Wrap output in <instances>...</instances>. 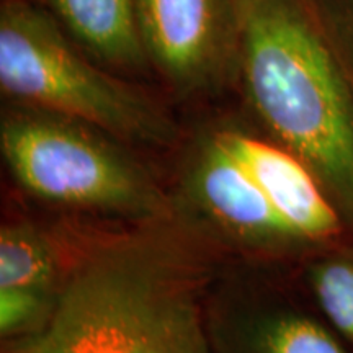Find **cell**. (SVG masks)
Returning a JSON list of instances; mask_svg holds the SVG:
<instances>
[{
  "label": "cell",
  "instance_id": "6da1fadb",
  "mask_svg": "<svg viewBox=\"0 0 353 353\" xmlns=\"http://www.w3.org/2000/svg\"><path fill=\"white\" fill-rule=\"evenodd\" d=\"M64 242V275L39 329L2 353H214L208 307L219 244L179 210Z\"/></svg>",
  "mask_w": 353,
  "mask_h": 353
},
{
  "label": "cell",
  "instance_id": "7a4b0ae2",
  "mask_svg": "<svg viewBox=\"0 0 353 353\" xmlns=\"http://www.w3.org/2000/svg\"><path fill=\"white\" fill-rule=\"evenodd\" d=\"M249 99L353 232V70L303 0H234Z\"/></svg>",
  "mask_w": 353,
  "mask_h": 353
},
{
  "label": "cell",
  "instance_id": "3957f363",
  "mask_svg": "<svg viewBox=\"0 0 353 353\" xmlns=\"http://www.w3.org/2000/svg\"><path fill=\"white\" fill-rule=\"evenodd\" d=\"M113 136L32 107L10 110L0 151L13 180L48 205L126 223L164 218L174 198Z\"/></svg>",
  "mask_w": 353,
  "mask_h": 353
},
{
  "label": "cell",
  "instance_id": "277c9868",
  "mask_svg": "<svg viewBox=\"0 0 353 353\" xmlns=\"http://www.w3.org/2000/svg\"><path fill=\"white\" fill-rule=\"evenodd\" d=\"M0 87L25 107L77 120L118 141L165 148L179 128L138 88L92 65L50 17L20 0L0 12Z\"/></svg>",
  "mask_w": 353,
  "mask_h": 353
},
{
  "label": "cell",
  "instance_id": "5b68a950",
  "mask_svg": "<svg viewBox=\"0 0 353 353\" xmlns=\"http://www.w3.org/2000/svg\"><path fill=\"white\" fill-rule=\"evenodd\" d=\"M174 203L219 245L239 252L283 257L307 247L280 218L218 132L203 141L188 159Z\"/></svg>",
  "mask_w": 353,
  "mask_h": 353
},
{
  "label": "cell",
  "instance_id": "8992f818",
  "mask_svg": "<svg viewBox=\"0 0 353 353\" xmlns=\"http://www.w3.org/2000/svg\"><path fill=\"white\" fill-rule=\"evenodd\" d=\"M145 52L182 90H196L218 77L223 30L216 0H138Z\"/></svg>",
  "mask_w": 353,
  "mask_h": 353
},
{
  "label": "cell",
  "instance_id": "52a82bcc",
  "mask_svg": "<svg viewBox=\"0 0 353 353\" xmlns=\"http://www.w3.org/2000/svg\"><path fill=\"white\" fill-rule=\"evenodd\" d=\"M229 151L247 167L265 196L298 237L324 244L341 236V216L316 176L285 148L241 131H218Z\"/></svg>",
  "mask_w": 353,
  "mask_h": 353
},
{
  "label": "cell",
  "instance_id": "ba28073f",
  "mask_svg": "<svg viewBox=\"0 0 353 353\" xmlns=\"http://www.w3.org/2000/svg\"><path fill=\"white\" fill-rule=\"evenodd\" d=\"M208 325L214 353H348L312 316L252 298L216 306L211 296Z\"/></svg>",
  "mask_w": 353,
  "mask_h": 353
},
{
  "label": "cell",
  "instance_id": "9c48e42d",
  "mask_svg": "<svg viewBox=\"0 0 353 353\" xmlns=\"http://www.w3.org/2000/svg\"><path fill=\"white\" fill-rule=\"evenodd\" d=\"M69 32L100 59L136 69L145 52L138 0H48Z\"/></svg>",
  "mask_w": 353,
  "mask_h": 353
},
{
  "label": "cell",
  "instance_id": "30bf717a",
  "mask_svg": "<svg viewBox=\"0 0 353 353\" xmlns=\"http://www.w3.org/2000/svg\"><path fill=\"white\" fill-rule=\"evenodd\" d=\"M64 275V242L28 221L0 229V288L57 293Z\"/></svg>",
  "mask_w": 353,
  "mask_h": 353
},
{
  "label": "cell",
  "instance_id": "8fae6325",
  "mask_svg": "<svg viewBox=\"0 0 353 353\" xmlns=\"http://www.w3.org/2000/svg\"><path fill=\"white\" fill-rule=\"evenodd\" d=\"M307 283L332 329L353 345V257L327 255L307 268Z\"/></svg>",
  "mask_w": 353,
  "mask_h": 353
},
{
  "label": "cell",
  "instance_id": "7c38bea8",
  "mask_svg": "<svg viewBox=\"0 0 353 353\" xmlns=\"http://www.w3.org/2000/svg\"><path fill=\"white\" fill-rule=\"evenodd\" d=\"M57 293L26 288H0L2 341L23 337L43 325L51 314Z\"/></svg>",
  "mask_w": 353,
  "mask_h": 353
}]
</instances>
